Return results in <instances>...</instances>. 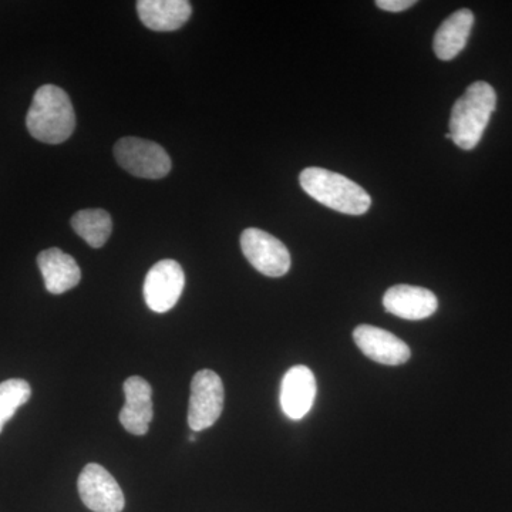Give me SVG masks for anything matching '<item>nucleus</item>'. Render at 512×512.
<instances>
[{
  "mask_svg": "<svg viewBox=\"0 0 512 512\" xmlns=\"http://www.w3.org/2000/svg\"><path fill=\"white\" fill-rule=\"evenodd\" d=\"M30 136L46 144H62L76 128L69 94L53 84L39 87L26 117Z\"/></svg>",
  "mask_w": 512,
  "mask_h": 512,
  "instance_id": "f257e3e1",
  "label": "nucleus"
},
{
  "mask_svg": "<svg viewBox=\"0 0 512 512\" xmlns=\"http://www.w3.org/2000/svg\"><path fill=\"white\" fill-rule=\"evenodd\" d=\"M241 249L256 271L271 278H281L291 268L288 248L274 235L262 229H245L241 235Z\"/></svg>",
  "mask_w": 512,
  "mask_h": 512,
  "instance_id": "423d86ee",
  "label": "nucleus"
},
{
  "mask_svg": "<svg viewBox=\"0 0 512 512\" xmlns=\"http://www.w3.org/2000/svg\"><path fill=\"white\" fill-rule=\"evenodd\" d=\"M225 390L221 377L212 370H200L192 377L188 426L194 433L210 429L224 410Z\"/></svg>",
  "mask_w": 512,
  "mask_h": 512,
  "instance_id": "39448f33",
  "label": "nucleus"
},
{
  "mask_svg": "<svg viewBox=\"0 0 512 512\" xmlns=\"http://www.w3.org/2000/svg\"><path fill=\"white\" fill-rule=\"evenodd\" d=\"M37 265L45 279L47 292L53 293V295H62V293L76 288L82 279V271L73 256L64 254L59 248H50L40 252L37 256Z\"/></svg>",
  "mask_w": 512,
  "mask_h": 512,
  "instance_id": "ddd939ff",
  "label": "nucleus"
},
{
  "mask_svg": "<svg viewBox=\"0 0 512 512\" xmlns=\"http://www.w3.org/2000/svg\"><path fill=\"white\" fill-rule=\"evenodd\" d=\"M72 227L92 248H101L109 241L113 221L104 210H82L74 214Z\"/></svg>",
  "mask_w": 512,
  "mask_h": 512,
  "instance_id": "dca6fc26",
  "label": "nucleus"
},
{
  "mask_svg": "<svg viewBox=\"0 0 512 512\" xmlns=\"http://www.w3.org/2000/svg\"><path fill=\"white\" fill-rule=\"evenodd\" d=\"M353 338L363 355L380 365H403L412 356L409 346L402 339L376 326H357Z\"/></svg>",
  "mask_w": 512,
  "mask_h": 512,
  "instance_id": "1a4fd4ad",
  "label": "nucleus"
},
{
  "mask_svg": "<svg viewBox=\"0 0 512 512\" xmlns=\"http://www.w3.org/2000/svg\"><path fill=\"white\" fill-rule=\"evenodd\" d=\"M497 106V93L493 86L476 82L454 103L450 117V136L456 146L473 150L480 143L491 114Z\"/></svg>",
  "mask_w": 512,
  "mask_h": 512,
  "instance_id": "f03ea898",
  "label": "nucleus"
},
{
  "mask_svg": "<svg viewBox=\"0 0 512 512\" xmlns=\"http://www.w3.org/2000/svg\"><path fill=\"white\" fill-rule=\"evenodd\" d=\"M114 156L120 167L134 177L160 180L171 171L167 151L160 144L143 138H121L114 146Z\"/></svg>",
  "mask_w": 512,
  "mask_h": 512,
  "instance_id": "20e7f679",
  "label": "nucleus"
},
{
  "mask_svg": "<svg viewBox=\"0 0 512 512\" xmlns=\"http://www.w3.org/2000/svg\"><path fill=\"white\" fill-rule=\"evenodd\" d=\"M474 25V15L470 9L457 10L441 23L434 35L433 49L443 62H450L463 52Z\"/></svg>",
  "mask_w": 512,
  "mask_h": 512,
  "instance_id": "2eb2a0df",
  "label": "nucleus"
},
{
  "mask_svg": "<svg viewBox=\"0 0 512 512\" xmlns=\"http://www.w3.org/2000/svg\"><path fill=\"white\" fill-rule=\"evenodd\" d=\"M299 183L306 194L330 210L349 215H363L369 211L372 198L345 175L325 168H305L299 175Z\"/></svg>",
  "mask_w": 512,
  "mask_h": 512,
  "instance_id": "7ed1b4c3",
  "label": "nucleus"
},
{
  "mask_svg": "<svg viewBox=\"0 0 512 512\" xmlns=\"http://www.w3.org/2000/svg\"><path fill=\"white\" fill-rule=\"evenodd\" d=\"M137 12L148 29L173 32L183 28L191 18L192 6L187 0H140Z\"/></svg>",
  "mask_w": 512,
  "mask_h": 512,
  "instance_id": "4468645a",
  "label": "nucleus"
},
{
  "mask_svg": "<svg viewBox=\"0 0 512 512\" xmlns=\"http://www.w3.org/2000/svg\"><path fill=\"white\" fill-rule=\"evenodd\" d=\"M84 505L94 512H121L126 500L116 478L100 464L90 463L83 468L77 481Z\"/></svg>",
  "mask_w": 512,
  "mask_h": 512,
  "instance_id": "6e6552de",
  "label": "nucleus"
},
{
  "mask_svg": "<svg viewBox=\"0 0 512 512\" xmlns=\"http://www.w3.org/2000/svg\"><path fill=\"white\" fill-rule=\"evenodd\" d=\"M32 397V387L22 379H9L0 383V433L23 404Z\"/></svg>",
  "mask_w": 512,
  "mask_h": 512,
  "instance_id": "f3484780",
  "label": "nucleus"
},
{
  "mask_svg": "<svg viewBox=\"0 0 512 512\" xmlns=\"http://www.w3.org/2000/svg\"><path fill=\"white\" fill-rule=\"evenodd\" d=\"M416 3V0H377L376 6L387 12L397 13L412 8Z\"/></svg>",
  "mask_w": 512,
  "mask_h": 512,
  "instance_id": "a211bd4d",
  "label": "nucleus"
},
{
  "mask_svg": "<svg viewBox=\"0 0 512 512\" xmlns=\"http://www.w3.org/2000/svg\"><path fill=\"white\" fill-rule=\"evenodd\" d=\"M185 275L174 259H163L148 271L144 281V299L156 313L171 311L183 295Z\"/></svg>",
  "mask_w": 512,
  "mask_h": 512,
  "instance_id": "0eeeda50",
  "label": "nucleus"
},
{
  "mask_svg": "<svg viewBox=\"0 0 512 512\" xmlns=\"http://www.w3.org/2000/svg\"><path fill=\"white\" fill-rule=\"evenodd\" d=\"M384 309L394 316L407 320L430 318L437 311L436 295L429 289L412 285H396L383 296Z\"/></svg>",
  "mask_w": 512,
  "mask_h": 512,
  "instance_id": "f8f14e48",
  "label": "nucleus"
},
{
  "mask_svg": "<svg viewBox=\"0 0 512 512\" xmlns=\"http://www.w3.org/2000/svg\"><path fill=\"white\" fill-rule=\"evenodd\" d=\"M316 379L306 366L289 369L282 380V412L291 420H301L311 412L316 397Z\"/></svg>",
  "mask_w": 512,
  "mask_h": 512,
  "instance_id": "9b49d317",
  "label": "nucleus"
},
{
  "mask_svg": "<svg viewBox=\"0 0 512 512\" xmlns=\"http://www.w3.org/2000/svg\"><path fill=\"white\" fill-rule=\"evenodd\" d=\"M126 403L120 412V423L134 436H144L153 420V389L143 377H128L124 383Z\"/></svg>",
  "mask_w": 512,
  "mask_h": 512,
  "instance_id": "9d476101",
  "label": "nucleus"
}]
</instances>
